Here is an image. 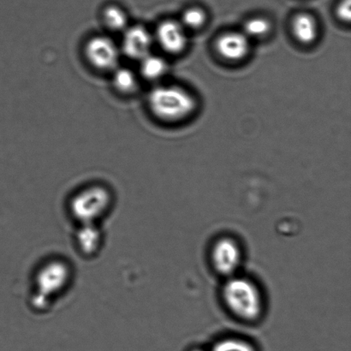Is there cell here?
<instances>
[{"instance_id":"6da1fadb","label":"cell","mask_w":351,"mask_h":351,"mask_svg":"<svg viewBox=\"0 0 351 351\" xmlns=\"http://www.w3.org/2000/svg\"><path fill=\"white\" fill-rule=\"evenodd\" d=\"M221 297L230 315L244 322H257L264 311L260 288L245 277L234 275L223 285Z\"/></svg>"},{"instance_id":"7a4b0ae2","label":"cell","mask_w":351,"mask_h":351,"mask_svg":"<svg viewBox=\"0 0 351 351\" xmlns=\"http://www.w3.org/2000/svg\"><path fill=\"white\" fill-rule=\"evenodd\" d=\"M147 106L158 119L175 123L191 116L197 101L191 92L179 86H157L149 93Z\"/></svg>"},{"instance_id":"3957f363","label":"cell","mask_w":351,"mask_h":351,"mask_svg":"<svg viewBox=\"0 0 351 351\" xmlns=\"http://www.w3.org/2000/svg\"><path fill=\"white\" fill-rule=\"evenodd\" d=\"M243 250L237 240L232 237H219L213 244L210 251L213 269L226 278L239 273L243 263Z\"/></svg>"},{"instance_id":"277c9868","label":"cell","mask_w":351,"mask_h":351,"mask_svg":"<svg viewBox=\"0 0 351 351\" xmlns=\"http://www.w3.org/2000/svg\"><path fill=\"white\" fill-rule=\"evenodd\" d=\"M86 60L99 71H113L119 67L120 49L108 36L92 37L85 45Z\"/></svg>"},{"instance_id":"5b68a950","label":"cell","mask_w":351,"mask_h":351,"mask_svg":"<svg viewBox=\"0 0 351 351\" xmlns=\"http://www.w3.org/2000/svg\"><path fill=\"white\" fill-rule=\"evenodd\" d=\"M154 40L166 53L178 55L188 46V34L180 22L166 20L158 25Z\"/></svg>"},{"instance_id":"8992f818","label":"cell","mask_w":351,"mask_h":351,"mask_svg":"<svg viewBox=\"0 0 351 351\" xmlns=\"http://www.w3.org/2000/svg\"><path fill=\"white\" fill-rule=\"evenodd\" d=\"M154 38L143 26L128 27L123 31L121 51L126 57L142 60L151 53Z\"/></svg>"},{"instance_id":"52a82bcc","label":"cell","mask_w":351,"mask_h":351,"mask_svg":"<svg viewBox=\"0 0 351 351\" xmlns=\"http://www.w3.org/2000/svg\"><path fill=\"white\" fill-rule=\"evenodd\" d=\"M216 51L223 60L239 62L250 53V40L242 31H230L223 33L216 40Z\"/></svg>"},{"instance_id":"ba28073f","label":"cell","mask_w":351,"mask_h":351,"mask_svg":"<svg viewBox=\"0 0 351 351\" xmlns=\"http://www.w3.org/2000/svg\"><path fill=\"white\" fill-rule=\"evenodd\" d=\"M291 29L295 40L304 45L314 43L319 34L317 21L309 13L298 14L292 20Z\"/></svg>"},{"instance_id":"9c48e42d","label":"cell","mask_w":351,"mask_h":351,"mask_svg":"<svg viewBox=\"0 0 351 351\" xmlns=\"http://www.w3.org/2000/svg\"><path fill=\"white\" fill-rule=\"evenodd\" d=\"M140 71L147 80L158 81L168 71V64L163 58L149 54L140 61Z\"/></svg>"},{"instance_id":"30bf717a","label":"cell","mask_w":351,"mask_h":351,"mask_svg":"<svg viewBox=\"0 0 351 351\" xmlns=\"http://www.w3.org/2000/svg\"><path fill=\"white\" fill-rule=\"evenodd\" d=\"M112 85L117 91L123 95H132L138 88L136 75L128 68L118 67L112 71Z\"/></svg>"},{"instance_id":"8fae6325","label":"cell","mask_w":351,"mask_h":351,"mask_svg":"<svg viewBox=\"0 0 351 351\" xmlns=\"http://www.w3.org/2000/svg\"><path fill=\"white\" fill-rule=\"evenodd\" d=\"M103 20L108 29L113 32H123L128 27V16L119 6L106 7L103 13Z\"/></svg>"},{"instance_id":"7c38bea8","label":"cell","mask_w":351,"mask_h":351,"mask_svg":"<svg viewBox=\"0 0 351 351\" xmlns=\"http://www.w3.org/2000/svg\"><path fill=\"white\" fill-rule=\"evenodd\" d=\"M271 30V24L269 21L263 17H254L247 21L243 25L242 32L249 38L252 39H261L267 36Z\"/></svg>"},{"instance_id":"4fadbf2b","label":"cell","mask_w":351,"mask_h":351,"mask_svg":"<svg viewBox=\"0 0 351 351\" xmlns=\"http://www.w3.org/2000/svg\"><path fill=\"white\" fill-rule=\"evenodd\" d=\"M206 22V14L198 7H191L182 13L181 24L186 30H197L202 29Z\"/></svg>"},{"instance_id":"5bb4252c","label":"cell","mask_w":351,"mask_h":351,"mask_svg":"<svg viewBox=\"0 0 351 351\" xmlns=\"http://www.w3.org/2000/svg\"><path fill=\"white\" fill-rule=\"evenodd\" d=\"M210 351H256V350L246 340L239 338H227L217 342Z\"/></svg>"},{"instance_id":"9a60e30c","label":"cell","mask_w":351,"mask_h":351,"mask_svg":"<svg viewBox=\"0 0 351 351\" xmlns=\"http://www.w3.org/2000/svg\"><path fill=\"white\" fill-rule=\"evenodd\" d=\"M337 16L342 22L350 23L351 19V0H341L336 10Z\"/></svg>"},{"instance_id":"2e32d148","label":"cell","mask_w":351,"mask_h":351,"mask_svg":"<svg viewBox=\"0 0 351 351\" xmlns=\"http://www.w3.org/2000/svg\"><path fill=\"white\" fill-rule=\"evenodd\" d=\"M192 351H206V350H201V349H195V350H193Z\"/></svg>"}]
</instances>
